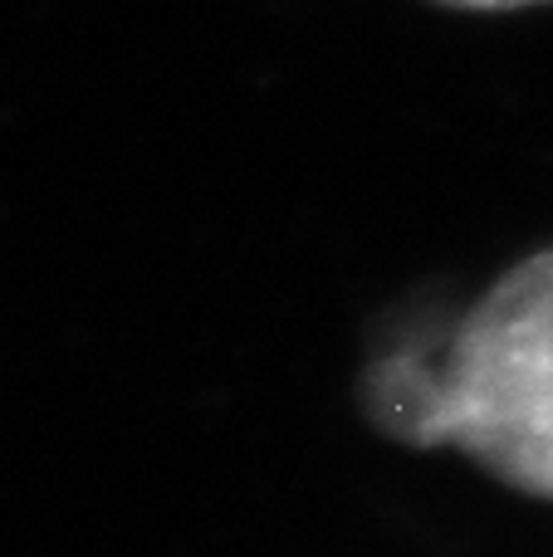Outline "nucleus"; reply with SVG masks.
<instances>
[{"instance_id":"1","label":"nucleus","mask_w":553,"mask_h":557,"mask_svg":"<svg viewBox=\"0 0 553 557\" xmlns=\"http://www.w3.org/2000/svg\"><path fill=\"white\" fill-rule=\"evenodd\" d=\"M362 406L388 441L451 445L505 490L553 504V245L509 264L437 357L372 367Z\"/></svg>"},{"instance_id":"2","label":"nucleus","mask_w":553,"mask_h":557,"mask_svg":"<svg viewBox=\"0 0 553 557\" xmlns=\"http://www.w3.org/2000/svg\"><path fill=\"white\" fill-rule=\"evenodd\" d=\"M441 10H460V15H509V10H534V5H553V0H427Z\"/></svg>"}]
</instances>
